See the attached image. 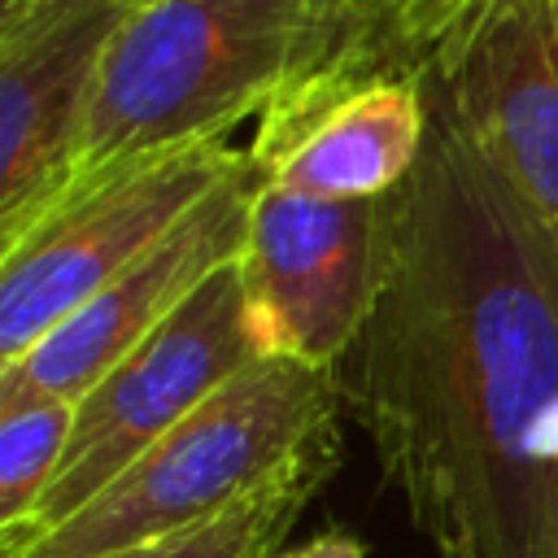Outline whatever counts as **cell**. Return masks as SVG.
Instances as JSON below:
<instances>
[{
	"mask_svg": "<svg viewBox=\"0 0 558 558\" xmlns=\"http://www.w3.org/2000/svg\"><path fill=\"white\" fill-rule=\"evenodd\" d=\"M336 462H340V453L305 458L301 466L283 471L279 480H270L253 497L235 501L231 510H222L187 532H174V536H161L148 545H131V549H118L105 558H275L279 541L292 532L305 501L323 488V480L336 471Z\"/></svg>",
	"mask_w": 558,
	"mask_h": 558,
	"instance_id": "8fae6325",
	"label": "cell"
},
{
	"mask_svg": "<svg viewBox=\"0 0 558 558\" xmlns=\"http://www.w3.org/2000/svg\"><path fill=\"white\" fill-rule=\"evenodd\" d=\"M336 384L436 558L554 554L558 235L436 100Z\"/></svg>",
	"mask_w": 558,
	"mask_h": 558,
	"instance_id": "6da1fadb",
	"label": "cell"
},
{
	"mask_svg": "<svg viewBox=\"0 0 558 558\" xmlns=\"http://www.w3.org/2000/svg\"><path fill=\"white\" fill-rule=\"evenodd\" d=\"M253 174L240 170L192 205L148 253L65 318L26 357L0 371V414L87 397L148 331H157L214 270L231 266L248 227Z\"/></svg>",
	"mask_w": 558,
	"mask_h": 558,
	"instance_id": "9c48e42d",
	"label": "cell"
},
{
	"mask_svg": "<svg viewBox=\"0 0 558 558\" xmlns=\"http://www.w3.org/2000/svg\"><path fill=\"white\" fill-rule=\"evenodd\" d=\"M31 9H35V0H0V39H4Z\"/></svg>",
	"mask_w": 558,
	"mask_h": 558,
	"instance_id": "9a60e30c",
	"label": "cell"
},
{
	"mask_svg": "<svg viewBox=\"0 0 558 558\" xmlns=\"http://www.w3.org/2000/svg\"><path fill=\"white\" fill-rule=\"evenodd\" d=\"M126 4H140V0H126Z\"/></svg>",
	"mask_w": 558,
	"mask_h": 558,
	"instance_id": "e0dca14e",
	"label": "cell"
},
{
	"mask_svg": "<svg viewBox=\"0 0 558 558\" xmlns=\"http://www.w3.org/2000/svg\"><path fill=\"white\" fill-rule=\"evenodd\" d=\"M275 558H366V549H362V541L353 536V532H318L314 541H305V545H296V549H283V554H275Z\"/></svg>",
	"mask_w": 558,
	"mask_h": 558,
	"instance_id": "5bb4252c",
	"label": "cell"
},
{
	"mask_svg": "<svg viewBox=\"0 0 558 558\" xmlns=\"http://www.w3.org/2000/svg\"><path fill=\"white\" fill-rule=\"evenodd\" d=\"M340 384L292 357H257L105 493L0 558H105L187 532L318 453H340Z\"/></svg>",
	"mask_w": 558,
	"mask_h": 558,
	"instance_id": "3957f363",
	"label": "cell"
},
{
	"mask_svg": "<svg viewBox=\"0 0 558 558\" xmlns=\"http://www.w3.org/2000/svg\"><path fill=\"white\" fill-rule=\"evenodd\" d=\"M240 170L248 157L227 140L74 174L0 253V371L74 318Z\"/></svg>",
	"mask_w": 558,
	"mask_h": 558,
	"instance_id": "277c9868",
	"label": "cell"
},
{
	"mask_svg": "<svg viewBox=\"0 0 558 558\" xmlns=\"http://www.w3.org/2000/svg\"><path fill=\"white\" fill-rule=\"evenodd\" d=\"M70 423H74V405L65 401H44L0 414V541L17 536L35 519L61 466Z\"/></svg>",
	"mask_w": 558,
	"mask_h": 558,
	"instance_id": "4fadbf2b",
	"label": "cell"
},
{
	"mask_svg": "<svg viewBox=\"0 0 558 558\" xmlns=\"http://www.w3.org/2000/svg\"><path fill=\"white\" fill-rule=\"evenodd\" d=\"M126 0H35L0 39V253L74 179L83 105Z\"/></svg>",
	"mask_w": 558,
	"mask_h": 558,
	"instance_id": "30bf717a",
	"label": "cell"
},
{
	"mask_svg": "<svg viewBox=\"0 0 558 558\" xmlns=\"http://www.w3.org/2000/svg\"><path fill=\"white\" fill-rule=\"evenodd\" d=\"M423 83L558 235V0H488L423 70Z\"/></svg>",
	"mask_w": 558,
	"mask_h": 558,
	"instance_id": "ba28073f",
	"label": "cell"
},
{
	"mask_svg": "<svg viewBox=\"0 0 558 558\" xmlns=\"http://www.w3.org/2000/svg\"><path fill=\"white\" fill-rule=\"evenodd\" d=\"M488 0H349L353 44L371 65L414 74L440 57V48Z\"/></svg>",
	"mask_w": 558,
	"mask_h": 558,
	"instance_id": "7c38bea8",
	"label": "cell"
},
{
	"mask_svg": "<svg viewBox=\"0 0 558 558\" xmlns=\"http://www.w3.org/2000/svg\"><path fill=\"white\" fill-rule=\"evenodd\" d=\"M388 253V196L318 201L253 183L235 257L262 357L336 371L366 327Z\"/></svg>",
	"mask_w": 558,
	"mask_h": 558,
	"instance_id": "8992f818",
	"label": "cell"
},
{
	"mask_svg": "<svg viewBox=\"0 0 558 558\" xmlns=\"http://www.w3.org/2000/svg\"><path fill=\"white\" fill-rule=\"evenodd\" d=\"M262 357L235 262L214 270L157 331H148L87 397L74 401L61 466L35 519L0 541V554L52 532L105 493L205 397Z\"/></svg>",
	"mask_w": 558,
	"mask_h": 558,
	"instance_id": "5b68a950",
	"label": "cell"
},
{
	"mask_svg": "<svg viewBox=\"0 0 558 558\" xmlns=\"http://www.w3.org/2000/svg\"><path fill=\"white\" fill-rule=\"evenodd\" d=\"M432 126L427 83L357 52L275 96L244 144L248 174L318 201H379L414 170Z\"/></svg>",
	"mask_w": 558,
	"mask_h": 558,
	"instance_id": "52a82bcc",
	"label": "cell"
},
{
	"mask_svg": "<svg viewBox=\"0 0 558 558\" xmlns=\"http://www.w3.org/2000/svg\"><path fill=\"white\" fill-rule=\"evenodd\" d=\"M344 52H357L349 0H140L100 52L74 174L227 144Z\"/></svg>",
	"mask_w": 558,
	"mask_h": 558,
	"instance_id": "7a4b0ae2",
	"label": "cell"
},
{
	"mask_svg": "<svg viewBox=\"0 0 558 558\" xmlns=\"http://www.w3.org/2000/svg\"><path fill=\"white\" fill-rule=\"evenodd\" d=\"M549 558H558V541H554V554H549Z\"/></svg>",
	"mask_w": 558,
	"mask_h": 558,
	"instance_id": "2e32d148",
	"label": "cell"
}]
</instances>
